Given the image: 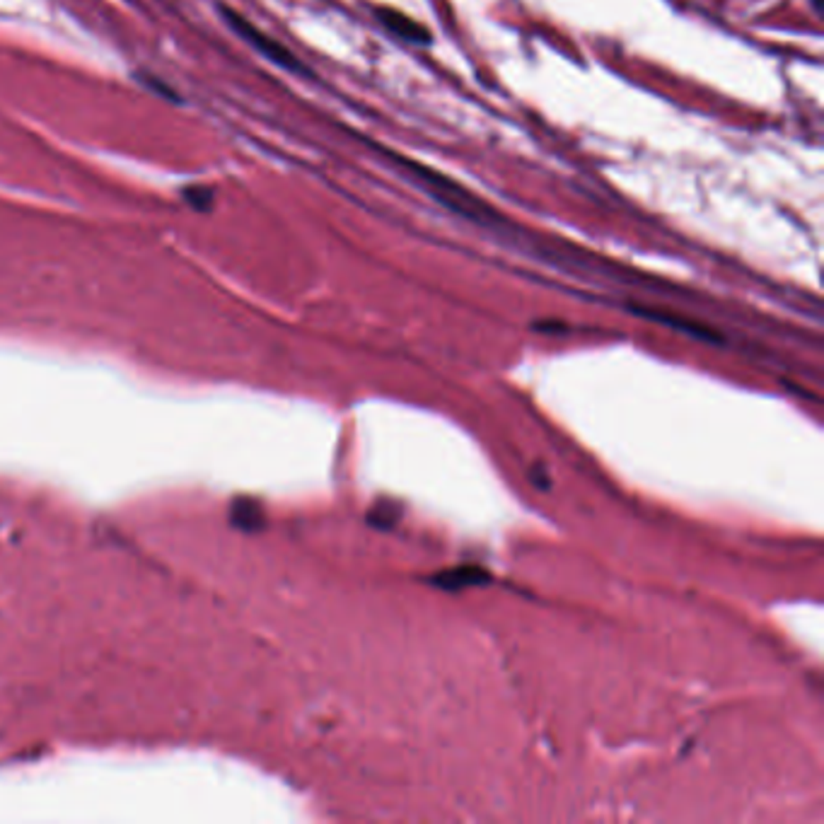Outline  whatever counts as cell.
<instances>
[{
  "label": "cell",
  "mask_w": 824,
  "mask_h": 824,
  "mask_svg": "<svg viewBox=\"0 0 824 824\" xmlns=\"http://www.w3.org/2000/svg\"><path fill=\"white\" fill-rule=\"evenodd\" d=\"M375 15L387 30L392 31L394 37H399V39L408 41V44H431V31L425 30L421 22L399 13V10L377 8Z\"/></svg>",
  "instance_id": "2"
},
{
  "label": "cell",
  "mask_w": 824,
  "mask_h": 824,
  "mask_svg": "<svg viewBox=\"0 0 824 824\" xmlns=\"http://www.w3.org/2000/svg\"><path fill=\"white\" fill-rule=\"evenodd\" d=\"M810 3H812V8H815L817 13H822V3H824V0H810Z\"/></svg>",
  "instance_id": "5"
},
{
  "label": "cell",
  "mask_w": 824,
  "mask_h": 824,
  "mask_svg": "<svg viewBox=\"0 0 824 824\" xmlns=\"http://www.w3.org/2000/svg\"><path fill=\"white\" fill-rule=\"evenodd\" d=\"M488 581H491V575H488V571L479 568V565H457V568L443 571V574L433 578L435 585H440L443 590H450V592L474 588V585H487Z\"/></svg>",
  "instance_id": "3"
},
{
  "label": "cell",
  "mask_w": 824,
  "mask_h": 824,
  "mask_svg": "<svg viewBox=\"0 0 824 824\" xmlns=\"http://www.w3.org/2000/svg\"><path fill=\"white\" fill-rule=\"evenodd\" d=\"M184 201L197 211H211L213 206V191L206 187H187L184 188Z\"/></svg>",
  "instance_id": "4"
},
{
  "label": "cell",
  "mask_w": 824,
  "mask_h": 824,
  "mask_svg": "<svg viewBox=\"0 0 824 824\" xmlns=\"http://www.w3.org/2000/svg\"><path fill=\"white\" fill-rule=\"evenodd\" d=\"M220 13H223V17H225V22H228L230 27H232V30H235L237 34L247 41V44H250V47L257 48L261 56H267L268 61L276 63V66H281V68H285V71L300 73V75H310V71H307L305 66L298 61V56L291 54L288 48L283 47L281 41H276L274 37H268L267 31H261L257 24L250 22V20L240 15L237 10L220 8Z\"/></svg>",
  "instance_id": "1"
}]
</instances>
